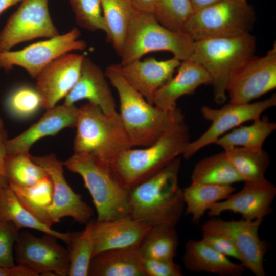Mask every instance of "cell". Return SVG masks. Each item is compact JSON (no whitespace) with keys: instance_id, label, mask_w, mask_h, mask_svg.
<instances>
[{"instance_id":"cell-41","label":"cell","mask_w":276,"mask_h":276,"mask_svg":"<svg viewBox=\"0 0 276 276\" xmlns=\"http://www.w3.org/2000/svg\"><path fill=\"white\" fill-rule=\"evenodd\" d=\"M8 137L3 120L0 118V186H5L9 185L8 179L5 171V160L8 154L7 143Z\"/></svg>"},{"instance_id":"cell-2","label":"cell","mask_w":276,"mask_h":276,"mask_svg":"<svg viewBox=\"0 0 276 276\" xmlns=\"http://www.w3.org/2000/svg\"><path fill=\"white\" fill-rule=\"evenodd\" d=\"M181 160L177 157L151 176L129 189V216L150 226L173 227L180 220L185 203L178 176Z\"/></svg>"},{"instance_id":"cell-4","label":"cell","mask_w":276,"mask_h":276,"mask_svg":"<svg viewBox=\"0 0 276 276\" xmlns=\"http://www.w3.org/2000/svg\"><path fill=\"white\" fill-rule=\"evenodd\" d=\"M190 142L189 130L184 121L169 129L145 148L126 150L110 166L116 176L129 190L182 155Z\"/></svg>"},{"instance_id":"cell-37","label":"cell","mask_w":276,"mask_h":276,"mask_svg":"<svg viewBox=\"0 0 276 276\" xmlns=\"http://www.w3.org/2000/svg\"><path fill=\"white\" fill-rule=\"evenodd\" d=\"M74 13L77 24L90 31L101 30L106 34L105 26L100 0H68Z\"/></svg>"},{"instance_id":"cell-25","label":"cell","mask_w":276,"mask_h":276,"mask_svg":"<svg viewBox=\"0 0 276 276\" xmlns=\"http://www.w3.org/2000/svg\"><path fill=\"white\" fill-rule=\"evenodd\" d=\"M10 222L19 230L30 228L49 234L67 244L72 233H61L40 222L21 203L9 185L0 186V223Z\"/></svg>"},{"instance_id":"cell-20","label":"cell","mask_w":276,"mask_h":276,"mask_svg":"<svg viewBox=\"0 0 276 276\" xmlns=\"http://www.w3.org/2000/svg\"><path fill=\"white\" fill-rule=\"evenodd\" d=\"M75 105L63 104L47 110L35 123L7 143L8 154L29 153L33 145L38 140L53 136L66 128L75 127L78 113Z\"/></svg>"},{"instance_id":"cell-6","label":"cell","mask_w":276,"mask_h":276,"mask_svg":"<svg viewBox=\"0 0 276 276\" xmlns=\"http://www.w3.org/2000/svg\"><path fill=\"white\" fill-rule=\"evenodd\" d=\"M63 164L82 178L95 207L97 220L107 221L129 216V190L110 165L93 155L75 153Z\"/></svg>"},{"instance_id":"cell-24","label":"cell","mask_w":276,"mask_h":276,"mask_svg":"<svg viewBox=\"0 0 276 276\" xmlns=\"http://www.w3.org/2000/svg\"><path fill=\"white\" fill-rule=\"evenodd\" d=\"M88 275L145 276L139 247L109 250L95 255Z\"/></svg>"},{"instance_id":"cell-23","label":"cell","mask_w":276,"mask_h":276,"mask_svg":"<svg viewBox=\"0 0 276 276\" xmlns=\"http://www.w3.org/2000/svg\"><path fill=\"white\" fill-rule=\"evenodd\" d=\"M182 261L185 268L190 271H203L220 276H241L245 269L241 263L232 262L202 240L187 242Z\"/></svg>"},{"instance_id":"cell-39","label":"cell","mask_w":276,"mask_h":276,"mask_svg":"<svg viewBox=\"0 0 276 276\" xmlns=\"http://www.w3.org/2000/svg\"><path fill=\"white\" fill-rule=\"evenodd\" d=\"M142 266L145 276H181L180 266L174 260L142 257Z\"/></svg>"},{"instance_id":"cell-29","label":"cell","mask_w":276,"mask_h":276,"mask_svg":"<svg viewBox=\"0 0 276 276\" xmlns=\"http://www.w3.org/2000/svg\"><path fill=\"white\" fill-rule=\"evenodd\" d=\"M224 154L244 181L262 182L270 164L267 152L262 149L234 147L224 149Z\"/></svg>"},{"instance_id":"cell-18","label":"cell","mask_w":276,"mask_h":276,"mask_svg":"<svg viewBox=\"0 0 276 276\" xmlns=\"http://www.w3.org/2000/svg\"><path fill=\"white\" fill-rule=\"evenodd\" d=\"M181 62L174 57L165 60L149 57L114 66L127 82L153 104L155 93L173 77Z\"/></svg>"},{"instance_id":"cell-19","label":"cell","mask_w":276,"mask_h":276,"mask_svg":"<svg viewBox=\"0 0 276 276\" xmlns=\"http://www.w3.org/2000/svg\"><path fill=\"white\" fill-rule=\"evenodd\" d=\"M150 227L130 216L107 221H93L94 256L107 250L139 247Z\"/></svg>"},{"instance_id":"cell-13","label":"cell","mask_w":276,"mask_h":276,"mask_svg":"<svg viewBox=\"0 0 276 276\" xmlns=\"http://www.w3.org/2000/svg\"><path fill=\"white\" fill-rule=\"evenodd\" d=\"M49 234L41 237L28 232L19 233L15 244V260L38 275H67L68 250Z\"/></svg>"},{"instance_id":"cell-3","label":"cell","mask_w":276,"mask_h":276,"mask_svg":"<svg viewBox=\"0 0 276 276\" xmlns=\"http://www.w3.org/2000/svg\"><path fill=\"white\" fill-rule=\"evenodd\" d=\"M256 46V39L250 33L194 41L189 59L199 64L209 75L217 103L226 101L231 78L254 56Z\"/></svg>"},{"instance_id":"cell-11","label":"cell","mask_w":276,"mask_h":276,"mask_svg":"<svg viewBox=\"0 0 276 276\" xmlns=\"http://www.w3.org/2000/svg\"><path fill=\"white\" fill-rule=\"evenodd\" d=\"M276 105V95L253 103L229 102L219 109L208 106L201 108L203 117L211 121L209 128L197 139L190 142L182 155L189 159L196 152L215 142L227 131L248 121H254L265 110Z\"/></svg>"},{"instance_id":"cell-43","label":"cell","mask_w":276,"mask_h":276,"mask_svg":"<svg viewBox=\"0 0 276 276\" xmlns=\"http://www.w3.org/2000/svg\"><path fill=\"white\" fill-rule=\"evenodd\" d=\"M131 2L137 10L153 14L159 0H131Z\"/></svg>"},{"instance_id":"cell-33","label":"cell","mask_w":276,"mask_h":276,"mask_svg":"<svg viewBox=\"0 0 276 276\" xmlns=\"http://www.w3.org/2000/svg\"><path fill=\"white\" fill-rule=\"evenodd\" d=\"M93 221L86 224L84 230L72 233L69 246L68 276H87L94 256L92 237Z\"/></svg>"},{"instance_id":"cell-14","label":"cell","mask_w":276,"mask_h":276,"mask_svg":"<svg viewBox=\"0 0 276 276\" xmlns=\"http://www.w3.org/2000/svg\"><path fill=\"white\" fill-rule=\"evenodd\" d=\"M276 87V46L262 57L254 56L232 76L227 92L230 101L247 103Z\"/></svg>"},{"instance_id":"cell-42","label":"cell","mask_w":276,"mask_h":276,"mask_svg":"<svg viewBox=\"0 0 276 276\" xmlns=\"http://www.w3.org/2000/svg\"><path fill=\"white\" fill-rule=\"evenodd\" d=\"M0 276H38L30 269L17 264L11 267L0 266Z\"/></svg>"},{"instance_id":"cell-27","label":"cell","mask_w":276,"mask_h":276,"mask_svg":"<svg viewBox=\"0 0 276 276\" xmlns=\"http://www.w3.org/2000/svg\"><path fill=\"white\" fill-rule=\"evenodd\" d=\"M23 206L40 222L51 227L54 224L49 213L52 202L53 187L49 175L34 185L21 187L9 183Z\"/></svg>"},{"instance_id":"cell-26","label":"cell","mask_w":276,"mask_h":276,"mask_svg":"<svg viewBox=\"0 0 276 276\" xmlns=\"http://www.w3.org/2000/svg\"><path fill=\"white\" fill-rule=\"evenodd\" d=\"M236 190L232 185L191 183L182 189L186 214L197 223L214 203L227 198Z\"/></svg>"},{"instance_id":"cell-16","label":"cell","mask_w":276,"mask_h":276,"mask_svg":"<svg viewBox=\"0 0 276 276\" xmlns=\"http://www.w3.org/2000/svg\"><path fill=\"white\" fill-rule=\"evenodd\" d=\"M84 56L68 53L48 65L35 78L42 107L48 110L65 98L78 81Z\"/></svg>"},{"instance_id":"cell-5","label":"cell","mask_w":276,"mask_h":276,"mask_svg":"<svg viewBox=\"0 0 276 276\" xmlns=\"http://www.w3.org/2000/svg\"><path fill=\"white\" fill-rule=\"evenodd\" d=\"M75 127V153L93 155L111 166L123 152L132 148L117 112L105 113L88 102L78 108Z\"/></svg>"},{"instance_id":"cell-45","label":"cell","mask_w":276,"mask_h":276,"mask_svg":"<svg viewBox=\"0 0 276 276\" xmlns=\"http://www.w3.org/2000/svg\"><path fill=\"white\" fill-rule=\"evenodd\" d=\"M23 0H0V15L5 10Z\"/></svg>"},{"instance_id":"cell-17","label":"cell","mask_w":276,"mask_h":276,"mask_svg":"<svg viewBox=\"0 0 276 276\" xmlns=\"http://www.w3.org/2000/svg\"><path fill=\"white\" fill-rule=\"evenodd\" d=\"M276 187L267 179L262 182L244 181L242 189L212 204L208 210L210 217L225 211L240 214L247 220H263L272 210Z\"/></svg>"},{"instance_id":"cell-28","label":"cell","mask_w":276,"mask_h":276,"mask_svg":"<svg viewBox=\"0 0 276 276\" xmlns=\"http://www.w3.org/2000/svg\"><path fill=\"white\" fill-rule=\"evenodd\" d=\"M107 38L120 56L129 21L136 9L131 0H100Z\"/></svg>"},{"instance_id":"cell-32","label":"cell","mask_w":276,"mask_h":276,"mask_svg":"<svg viewBox=\"0 0 276 276\" xmlns=\"http://www.w3.org/2000/svg\"><path fill=\"white\" fill-rule=\"evenodd\" d=\"M178 246L175 227L158 225L151 226L139 246L142 257L173 260Z\"/></svg>"},{"instance_id":"cell-30","label":"cell","mask_w":276,"mask_h":276,"mask_svg":"<svg viewBox=\"0 0 276 276\" xmlns=\"http://www.w3.org/2000/svg\"><path fill=\"white\" fill-rule=\"evenodd\" d=\"M191 179V182L215 185H232L244 181L224 152L198 162L193 168Z\"/></svg>"},{"instance_id":"cell-1","label":"cell","mask_w":276,"mask_h":276,"mask_svg":"<svg viewBox=\"0 0 276 276\" xmlns=\"http://www.w3.org/2000/svg\"><path fill=\"white\" fill-rule=\"evenodd\" d=\"M105 74L120 99V117L131 147L148 146L174 126L185 121L181 110H164L149 103L123 78L114 64Z\"/></svg>"},{"instance_id":"cell-8","label":"cell","mask_w":276,"mask_h":276,"mask_svg":"<svg viewBox=\"0 0 276 276\" xmlns=\"http://www.w3.org/2000/svg\"><path fill=\"white\" fill-rule=\"evenodd\" d=\"M256 20L247 0H218L194 11L183 31L194 41L250 33Z\"/></svg>"},{"instance_id":"cell-35","label":"cell","mask_w":276,"mask_h":276,"mask_svg":"<svg viewBox=\"0 0 276 276\" xmlns=\"http://www.w3.org/2000/svg\"><path fill=\"white\" fill-rule=\"evenodd\" d=\"M193 12L190 0H159L153 15L168 29L183 31Z\"/></svg>"},{"instance_id":"cell-31","label":"cell","mask_w":276,"mask_h":276,"mask_svg":"<svg viewBox=\"0 0 276 276\" xmlns=\"http://www.w3.org/2000/svg\"><path fill=\"white\" fill-rule=\"evenodd\" d=\"M250 125L236 127L220 136L215 143L223 149L243 147L262 149L266 139L276 129V123L264 116L253 121Z\"/></svg>"},{"instance_id":"cell-9","label":"cell","mask_w":276,"mask_h":276,"mask_svg":"<svg viewBox=\"0 0 276 276\" xmlns=\"http://www.w3.org/2000/svg\"><path fill=\"white\" fill-rule=\"evenodd\" d=\"M263 220L227 221L212 218L201 226L202 234L216 235L229 241L242 258L241 264L256 276H265L264 259L269 249L259 235Z\"/></svg>"},{"instance_id":"cell-10","label":"cell","mask_w":276,"mask_h":276,"mask_svg":"<svg viewBox=\"0 0 276 276\" xmlns=\"http://www.w3.org/2000/svg\"><path fill=\"white\" fill-rule=\"evenodd\" d=\"M77 28L47 40L35 42L17 51L0 52V68L9 71L14 66L25 69L36 78L50 63L72 51L84 50L86 42L79 39Z\"/></svg>"},{"instance_id":"cell-38","label":"cell","mask_w":276,"mask_h":276,"mask_svg":"<svg viewBox=\"0 0 276 276\" xmlns=\"http://www.w3.org/2000/svg\"><path fill=\"white\" fill-rule=\"evenodd\" d=\"M19 233V229L12 222L0 223V266L15 265L13 248Z\"/></svg>"},{"instance_id":"cell-15","label":"cell","mask_w":276,"mask_h":276,"mask_svg":"<svg viewBox=\"0 0 276 276\" xmlns=\"http://www.w3.org/2000/svg\"><path fill=\"white\" fill-rule=\"evenodd\" d=\"M31 158L45 170L52 181L53 194L49 213L54 223L67 217L81 224H86L91 221L94 214L93 209L66 181L63 172V162L59 160L54 154L31 156Z\"/></svg>"},{"instance_id":"cell-44","label":"cell","mask_w":276,"mask_h":276,"mask_svg":"<svg viewBox=\"0 0 276 276\" xmlns=\"http://www.w3.org/2000/svg\"><path fill=\"white\" fill-rule=\"evenodd\" d=\"M218 0H190L194 12L206 7Z\"/></svg>"},{"instance_id":"cell-7","label":"cell","mask_w":276,"mask_h":276,"mask_svg":"<svg viewBox=\"0 0 276 276\" xmlns=\"http://www.w3.org/2000/svg\"><path fill=\"white\" fill-rule=\"evenodd\" d=\"M194 40L184 31H174L161 25L153 14L135 9L130 18L120 64L140 60L152 52L168 51L181 61L189 59Z\"/></svg>"},{"instance_id":"cell-12","label":"cell","mask_w":276,"mask_h":276,"mask_svg":"<svg viewBox=\"0 0 276 276\" xmlns=\"http://www.w3.org/2000/svg\"><path fill=\"white\" fill-rule=\"evenodd\" d=\"M49 0H23L0 32V52L38 38L59 34L49 10Z\"/></svg>"},{"instance_id":"cell-21","label":"cell","mask_w":276,"mask_h":276,"mask_svg":"<svg viewBox=\"0 0 276 276\" xmlns=\"http://www.w3.org/2000/svg\"><path fill=\"white\" fill-rule=\"evenodd\" d=\"M105 73L89 58L84 57L79 78L63 104L75 105L83 100L98 106L105 113L117 112L116 102Z\"/></svg>"},{"instance_id":"cell-22","label":"cell","mask_w":276,"mask_h":276,"mask_svg":"<svg viewBox=\"0 0 276 276\" xmlns=\"http://www.w3.org/2000/svg\"><path fill=\"white\" fill-rule=\"evenodd\" d=\"M177 74L161 86L155 93L153 104L164 110L176 107L181 97L192 94L200 86L211 84V79L203 67L190 59L181 62Z\"/></svg>"},{"instance_id":"cell-34","label":"cell","mask_w":276,"mask_h":276,"mask_svg":"<svg viewBox=\"0 0 276 276\" xmlns=\"http://www.w3.org/2000/svg\"><path fill=\"white\" fill-rule=\"evenodd\" d=\"M4 167L9 182L21 187L32 186L48 175L30 153L7 154Z\"/></svg>"},{"instance_id":"cell-36","label":"cell","mask_w":276,"mask_h":276,"mask_svg":"<svg viewBox=\"0 0 276 276\" xmlns=\"http://www.w3.org/2000/svg\"><path fill=\"white\" fill-rule=\"evenodd\" d=\"M7 112L17 119L29 118L42 107L40 96L36 89L29 86H20L11 91L5 100Z\"/></svg>"},{"instance_id":"cell-40","label":"cell","mask_w":276,"mask_h":276,"mask_svg":"<svg viewBox=\"0 0 276 276\" xmlns=\"http://www.w3.org/2000/svg\"><path fill=\"white\" fill-rule=\"evenodd\" d=\"M201 240L220 254L234 258L242 262V258L233 244L227 239L216 235L202 234Z\"/></svg>"}]
</instances>
